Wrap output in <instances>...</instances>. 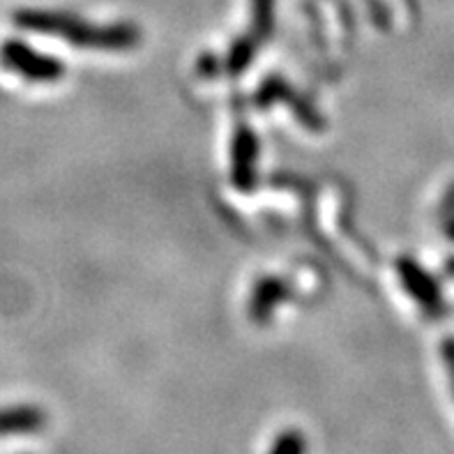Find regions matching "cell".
<instances>
[{
    "label": "cell",
    "mask_w": 454,
    "mask_h": 454,
    "mask_svg": "<svg viewBox=\"0 0 454 454\" xmlns=\"http://www.w3.org/2000/svg\"><path fill=\"white\" fill-rule=\"evenodd\" d=\"M12 21L23 30L60 37L65 44L90 49V51H129L141 44V30L127 21L98 26L72 12L35 10V7L17 10L12 14Z\"/></svg>",
    "instance_id": "obj_1"
},
{
    "label": "cell",
    "mask_w": 454,
    "mask_h": 454,
    "mask_svg": "<svg viewBox=\"0 0 454 454\" xmlns=\"http://www.w3.org/2000/svg\"><path fill=\"white\" fill-rule=\"evenodd\" d=\"M294 95V90H288V86L284 83L282 79H268L261 86L259 95H256V102H259V106H268V104H277L279 99H286V102H294L295 104V115L300 118V122H305V125L309 127H321V118L317 115V111H314V106L311 104H305L300 102V99L291 98Z\"/></svg>",
    "instance_id": "obj_6"
},
{
    "label": "cell",
    "mask_w": 454,
    "mask_h": 454,
    "mask_svg": "<svg viewBox=\"0 0 454 454\" xmlns=\"http://www.w3.org/2000/svg\"><path fill=\"white\" fill-rule=\"evenodd\" d=\"M259 137L245 121H238L231 138V180L236 190L252 192L259 180Z\"/></svg>",
    "instance_id": "obj_3"
},
{
    "label": "cell",
    "mask_w": 454,
    "mask_h": 454,
    "mask_svg": "<svg viewBox=\"0 0 454 454\" xmlns=\"http://www.w3.org/2000/svg\"><path fill=\"white\" fill-rule=\"evenodd\" d=\"M288 298V286L284 279L279 277H263L252 291V298H249V318L254 323H268L272 318V314L277 311V307L282 305L284 300Z\"/></svg>",
    "instance_id": "obj_4"
},
{
    "label": "cell",
    "mask_w": 454,
    "mask_h": 454,
    "mask_svg": "<svg viewBox=\"0 0 454 454\" xmlns=\"http://www.w3.org/2000/svg\"><path fill=\"white\" fill-rule=\"evenodd\" d=\"M307 452V443L305 436L295 429H288V432L279 434L277 441L272 443L270 452L268 454H305Z\"/></svg>",
    "instance_id": "obj_9"
},
{
    "label": "cell",
    "mask_w": 454,
    "mask_h": 454,
    "mask_svg": "<svg viewBox=\"0 0 454 454\" xmlns=\"http://www.w3.org/2000/svg\"><path fill=\"white\" fill-rule=\"evenodd\" d=\"M0 65L28 83H58L65 76V65L58 58L37 51L21 40L0 44Z\"/></svg>",
    "instance_id": "obj_2"
},
{
    "label": "cell",
    "mask_w": 454,
    "mask_h": 454,
    "mask_svg": "<svg viewBox=\"0 0 454 454\" xmlns=\"http://www.w3.org/2000/svg\"><path fill=\"white\" fill-rule=\"evenodd\" d=\"M275 14H277V0H252V26L247 35L254 40L263 44L275 33Z\"/></svg>",
    "instance_id": "obj_8"
},
{
    "label": "cell",
    "mask_w": 454,
    "mask_h": 454,
    "mask_svg": "<svg viewBox=\"0 0 454 454\" xmlns=\"http://www.w3.org/2000/svg\"><path fill=\"white\" fill-rule=\"evenodd\" d=\"M259 46L261 44L254 40L252 35L245 33L242 37H238V40L231 44L229 53H226L224 58L226 72L233 76L242 74V72L254 63V58H256V53H259Z\"/></svg>",
    "instance_id": "obj_7"
},
{
    "label": "cell",
    "mask_w": 454,
    "mask_h": 454,
    "mask_svg": "<svg viewBox=\"0 0 454 454\" xmlns=\"http://www.w3.org/2000/svg\"><path fill=\"white\" fill-rule=\"evenodd\" d=\"M448 364H450V374H452V380H454V351H448Z\"/></svg>",
    "instance_id": "obj_10"
},
{
    "label": "cell",
    "mask_w": 454,
    "mask_h": 454,
    "mask_svg": "<svg viewBox=\"0 0 454 454\" xmlns=\"http://www.w3.org/2000/svg\"><path fill=\"white\" fill-rule=\"evenodd\" d=\"M44 422V413L37 406H7V409H0V436L40 432Z\"/></svg>",
    "instance_id": "obj_5"
}]
</instances>
